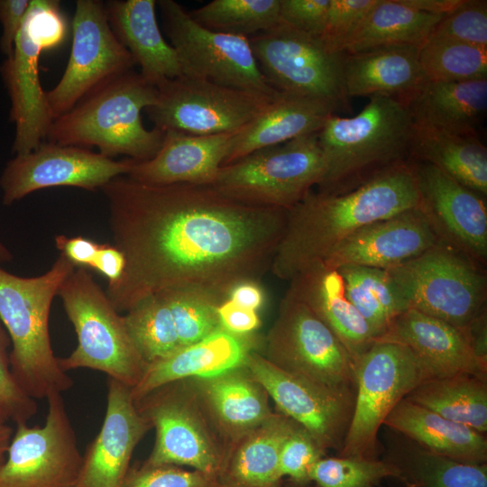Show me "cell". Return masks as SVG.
Wrapping results in <instances>:
<instances>
[{
	"label": "cell",
	"instance_id": "obj_31",
	"mask_svg": "<svg viewBox=\"0 0 487 487\" xmlns=\"http://www.w3.org/2000/svg\"><path fill=\"white\" fill-rule=\"evenodd\" d=\"M383 425L434 454L462 463H487L484 434L446 419L406 398L391 410Z\"/></svg>",
	"mask_w": 487,
	"mask_h": 487
},
{
	"label": "cell",
	"instance_id": "obj_33",
	"mask_svg": "<svg viewBox=\"0 0 487 487\" xmlns=\"http://www.w3.org/2000/svg\"><path fill=\"white\" fill-rule=\"evenodd\" d=\"M296 422L275 411L244 436L229 450L220 476L228 487H275L283 481L280 471L282 445Z\"/></svg>",
	"mask_w": 487,
	"mask_h": 487
},
{
	"label": "cell",
	"instance_id": "obj_46",
	"mask_svg": "<svg viewBox=\"0 0 487 487\" xmlns=\"http://www.w3.org/2000/svg\"><path fill=\"white\" fill-rule=\"evenodd\" d=\"M123 487H228L216 476L172 464L130 466Z\"/></svg>",
	"mask_w": 487,
	"mask_h": 487
},
{
	"label": "cell",
	"instance_id": "obj_35",
	"mask_svg": "<svg viewBox=\"0 0 487 487\" xmlns=\"http://www.w3.org/2000/svg\"><path fill=\"white\" fill-rule=\"evenodd\" d=\"M442 17L418 11L401 0H378L343 53L386 46L419 48Z\"/></svg>",
	"mask_w": 487,
	"mask_h": 487
},
{
	"label": "cell",
	"instance_id": "obj_54",
	"mask_svg": "<svg viewBox=\"0 0 487 487\" xmlns=\"http://www.w3.org/2000/svg\"><path fill=\"white\" fill-rule=\"evenodd\" d=\"M227 299L240 307L258 311L265 301V294L259 282L244 281L230 290Z\"/></svg>",
	"mask_w": 487,
	"mask_h": 487
},
{
	"label": "cell",
	"instance_id": "obj_40",
	"mask_svg": "<svg viewBox=\"0 0 487 487\" xmlns=\"http://www.w3.org/2000/svg\"><path fill=\"white\" fill-rule=\"evenodd\" d=\"M188 13L208 30L246 38L280 23V0H213Z\"/></svg>",
	"mask_w": 487,
	"mask_h": 487
},
{
	"label": "cell",
	"instance_id": "obj_37",
	"mask_svg": "<svg viewBox=\"0 0 487 487\" xmlns=\"http://www.w3.org/2000/svg\"><path fill=\"white\" fill-rule=\"evenodd\" d=\"M337 270L347 299L368 324L375 340L396 317L409 308L386 270L353 265Z\"/></svg>",
	"mask_w": 487,
	"mask_h": 487
},
{
	"label": "cell",
	"instance_id": "obj_6",
	"mask_svg": "<svg viewBox=\"0 0 487 487\" xmlns=\"http://www.w3.org/2000/svg\"><path fill=\"white\" fill-rule=\"evenodd\" d=\"M57 295L78 336L75 350L67 357L58 358L62 370L99 371L133 388L148 364L136 350L124 316L114 308L92 274L86 268L76 267Z\"/></svg>",
	"mask_w": 487,
	"mask_h": 487
},
{
	"label": "cell",
	"instance_id": "obj_26",
	"mask_svg": "<svg viewBox=\"0 0 487 487\" xmlns=\"http://www.w3.org/2000/svg\"><path fill=\"white\" fill-rule=\"evenodd\" d=\"M233 134L193 135L166 130L157 153L147 161H134L126 176L148 185H211L223 165Z\"/></svg>",
	"mask_w": 487,
	"mask_h": 487
},
{
	"label": "cell",
	"instance_id": "obj_52",
	"mask_svg": "<svg viewBox=\"0 0 487 487\" xmlns=\"http://www.w3.org/2000/svg\"><path fill=\"white\" fill-rule=\"evenodd\" d=\"M57 249L75 267L89 269L96 258L100 244L83 236L68 237L59 234L55 237Z\"/></svg>",
	"mask_w": 487,
	"mask_h": 487
},
{
	"label": "cell",
	"instance_id": "obj_17",
	"mask_svg": "<svg viewBox=\"0 0 487 487\" xmlns=\"http://www.w3.org/2000/svg\"><path fill=\"white\" fill-rule=\"evenodd\" d=\"M71 25L66 69L59 83L46 92L53 120L135 65L113 32L101 1L78 0Z\"/></svg>",
	"mask_w": 487,
	"mask_h": 487
},
{
	"label": "cell",
	"instance_id": "obj_27",
	"mask_svg": "<svg viewBox=\"0 0 487 487\" xmlns=\"http://www.w3.org/2000/svg\"><path fill=\"white\" fill-rule=\"evenodd\" d=\"M345 95L382 96L408 106L427 82L418 47L386 46L343 55Z\"/></svg>",
	"mask_w": 487,
	"mask_h": 487
},
{
	"label": "cell",
	"instance_id": "obj_38",
	"mask_svg": "<svg viewBox=\"0 0 487 487\" xmlns=\"http://www.w3.org/2000/svg\"><path fill=\"white\" fill-rule=\"evenodd\" d=\"M393 459L405 487H487V464L462 463L414 444Z\"/></svg>",
	"mask_w": 487,
	"mask_h": 487
},
{
	"label": "cell",
	"instance_id": "obj_49",
	"mask_svg": "<svg viewBox=\"0 0 487 487\" xmlns=\"http://www.w3.org/2000/svg\"><path fill=\"white\" fill-rule=\"evenodd\" d=\"M330 0H280V22L303 32L321 34Z\"/></svg>",
	"mask_w": 487,
	"mask_h": 487
},
{
	"label": "cell",
	"instance_id": "obj_22",
	"mask_svg": "<svg viewBox=\"0 0 487 487\" xmlns=\"http://www.w3.org/2000/svg\"><path fill=\"white\" fill-rule=\"evenodd\" d=\"M152 429L140 413L131 388L108 378L102 427L83 455L76 487H123L133 453Z\"/></svg>",
	"mask_w": 487,
	"mask_h": 487
},
{
	"label": "cell",
	"instance_id": "obj_4",
	"mask_svg": "<svg viewBox=\"0 0 487 487\" xmlns=\"http://www.w3.org/2000/svg\"><path fill=\"white\" fill-rule=\"evenodd\" d=\"M75 268L62 253L37 277L16 276L0 267V320L11 340V370L34 400L62 393L73 385L52 350L49 316L60 285Z\"/></svg>",
	"mask_w": 487,
	"mask_h": 487
},
{
	"label": "cell",
	"instance_id": "obj_23",
	"mask_svg": "<svg viewBox=\"0 0 487 487\" xmlns=\"http://www.w3.org/2000/svg\"><path fill=\"white\" fill-rule=\"evenodd\" d=\"M376 340L406 346L428 379L458 373L486 377L487 365L477 358L465 329L416 309L409 308L396 317Z\"/></svg>",
	"mask_w": 487,
	"mask_h": 487
},
{
	"label": "cell",
	"instance_id": "obj_29",
	"mask_svg": "<svg viewBox=\"0 0 487 487\" xmlns=\"http://www.w3.org/2000/svg\"><path fill=\"white\" fill-rule=\"evenodd\" d=\"M288 290L334 332L354 361L375 341L370 326L347 299L337 269L316 262L294 276Z\"/></svg>",
	"mask_w": 487,
	"mask_h": 487
},
{
	"label": "cell",
	"instance_id": "obj_7",
	"mask_svg": "<svg viewBox=\"0 0 487 487\" xmlns=\"http://www.w3.org/2000/svg\"><path fill=\"white\" fill-rule=\"evenodd\" d=\"M68 22L55 0H31L14 51L0 67L11 99L10 120L15 124L12 152L22 155L46 139L53 122L39 73L42 51L60 47Z\"/></svg>",
	"mask_w": 487,
	"mask_h": 487
},
{
	"label": "cell",
	"instance_id": "obj_47",
	"mask_svg": "<svg viewBox=\"0 0 487 487\" xmlns=\"http://www.w3.org/2000/svg\"><path fill=\"white\" fill-rule=\"evenodd\" d=\"M378 0H330L321 41L330 51L343 53L352 36Z\"/></svg>",
	"mask_w": 487,
	"mask_h": 487
},
{
	"label": "cell",
	"instance_id": "obj_42",
	"mask_svg": "<svg viewBox=\"0 0 487 487\" xmlns=\"http://www.w3.org/2000/svg\"><path fill=\"white\" fill-rule=\"evenodd\" d=\"M172 313L181 347L197 343L221 328L218 306L226 299L193 287L161 290Z\"/></svg>",
	"mask_w": 487,
	"mask_h": 487
},
{
	"label": "cell",
	"instance_id": "obj_2",
	"mask_svg": "<svg viewBox=\"0 0 487 487\" xmlns=\"http://www.w3.org/2000/svg\"><path fill=\"white\" fill-rule=\"evenodd\" d=\"M420 204L413 163L394 165L341 193H308L287 210L286 225L270 271L290 280L322 262L358 229Z\"/></svg>",
	"mask_w": 487,
	"mask_h": 487
},
{
	"label": "cell",
	"instance_id": "obj_8",
	"mask_svg": "<svg viewBox=\"0 0 487 487\" xmlns=\"http://www.w3.org/2000/svg\"><path fill=\"white\" fill-rule=\"evenodd\" d=\"M133 401L155 429L153 448L143 463L188 466L220 479L228 451L191 379L167 383Z\"/></svg>",
	"mask_w": 487,
	"mask_h": 487
},
{
	"label": "cell",
	"instance_id": "obj_32",
	"mask_svg": "<svg viewBox=\"0 0 487 487\" xmlns=\"http://www.w3.org/2000/svg\"><path fill=\"white\" fill-rule=\"evenodd\" d=\"M408 108L415 124L479 136L487 112V78L427 81Z\"/></svg>",
	"mask_w": 487,
	"mask_h": 487
},
{
	"label": "cell",
	"instance_id": "obj_13",
	"mask_svg": "<svg viewBox=\"0 0 487 487\" xmlns=\"http://www.w3.org/2000/svg\"><path fill=\"white\" fill-rule=\"evenodd\" d=\"M289 373L338 389H355L354 360L334 332L287 290L260 352Z\"/></svg>",
	"mask_w": 487,
	"mask_h": 487
},
{
	"label": "cell",
	"instance_id": "obj_20",
	"mask_svg": "<svg viewBox=\"0 0 487 487\" xmlns=\"http://www.w3.org/2000/svg\"><path fill=\"white\" fill-rule=\"evenodd\" d=\"M439 235L421 205L367 225L340 243L323 261L326 266L389 269L423 253Z\"/></svg>",
	"mask_w": 487,
	"mask_h": 487
},
{
	"label": "cell",
	"instance_id": "obj_45",
	"mask_svg": "<svg viewBox=\"0 0 487 487\" xmlns=\"http://www.w3.org/2000/svg\"><path fill=\"white\" fill-rule=\"evenodd\" d=\"M10 337L0 320V422H28L37 411L34 399L18 384L10 366Z\"/></svg>",
	"mask_w": 487,
	"mask_h": 487
},
{
	"label": "cell",
	"instance_id": "obj_1",
	"mask_svg": "<svg viewBox=\"0 0 487 487\" xmlns=\"http://www.w3.org/2000/svg\"><path fill=\"white\" fill-rule=\"evenodd\" d=\"M125 266L106 293L119 313L161 290L193 287L225 299L270 271L287 210L234 200L212 185H148L119 176L100 188Z\"/></svg>",
	"mask_w": 487,
	"mask_h": 487
},
{
	"label": "cell",
	"instance_id": "obj_50",
	"mask_svg": "<svg viewBox=\"0 0 487 487\" xmlns=\"http://www.w3.org/2000/svg\"><path fill=\"white\" fill-rule=\"evenodd\" d=\"M29 6V0H0V23L3 27L0 49L6 58L13 53L16 36L24 22Z\"/></svg>",
	"mask_w": 487,
	"mask_h": 487
},
{
	"label": "cell",
	"instance_id": "obj_53",
	"mask_svg": "<svg viewBox=\"0 0 487 487\" xmlns=\"http://www.w3.org/2000/svg\"><path fill=\"white\" fill-rule=\"evenodd\" d=\"M125 259L115 245L101 244L91 268L108 280V284L116 282L123 274Z\"/></svg>",
	"mask_w": 487,
	"mask_h": 487
},
{
	"label": "cell",
	"instance_id": "obj_39",
	"mask_svg": "<svg viewBox=\"0 0 487 487\" xmlns=\"http://www.w3.org/2000/svg\"><path fill=\"white\" fill-rule=\"evenodd\" d=\"M128 334L149 364L181 348L171 310L162 291L151 295L124 316Z\"/></svg>",
	"mask_w": 487,
	"mask_h": 487
},
{
	"label": "cell",
	"instance_id": "obj_21",
	"mask_svg": "<svg viewBox=\"0 0 487 487\" xmlns=\"http://www.w3.org/2000/svg\"><path fill=\"white\" fill-rule=\"evenodd\" d=\"M411 161L420 205L438 235L442 234L467 256L483 262L487 257V207L483 196L432 164Z\"/></svg>",
	"mask_w": 487,
	"mask_h": 487
},
{
	"label": "cell",
	"instance_id": "obj_56",
	"mask_svg": "<svg viewBox=\"0 0 487 487\" xmlns=\"http://www.w3.org/2000/svg\"><path fill=\"white\" fill-rule=\"evenodd\" d=\"M13 434V429L7 423L0 422V466L5 460Z\"/></svg>",
	"mask_w": 487,
	"mask_h": 487
},
{
	"label": "cell",
	"instance_id": "obj_15",
	"mask_svg": "<svg viewBox=\"0 0 487 487\" xmlns=\"http://www.w3.org/2000/svg\"><path fill=\"white\" fill-rule=\"evenodd\" d=\"M157 5L183 75L266 95L279 92L261 72L249 38L201 26L174 0H159Z\"/></svg>",
	"mask_w": 487,
	"mask_h": 487
},
{
	"label": "cell",
	"instance_id": "obj_9",
	"mask_svg": "<svg viewBox=\"0 0 487 487\" xmlns=\"http://www.w3.org/2000/svg\"><path fill=\"white\" fill-rule=\"evenodd\" d=\"M324 172L317 133L221 166L211 185L243 203L289 210L320 184Z\"/></svg>",
	"mask_w": 487,
	"mask_h": 487
},
{
	"label": "cell",
	"instance_id": "obj_28",
	"mask_svg": "<svg viewBox=\"0 0 487 487\" xmlns=\"http://www.w3.org/2000/svg\"><path fill=\"white\" fill-rule=\"evenodd\" d=\"M156 5L155 0H112L104 4L113 32L141 68L140 74L157 87L182 76L183 71L176 51L160 30Z\"/></svg>",
	"mask_w": 487,
	"mask_h": 487
},
{
	"label": "cell",
	"instance_id": "obj_5",
	"mask_svg": "<svg viewBox=\"0 0 487 487\" xmlns=\"http://www.w3.org/2000/svg\"><path fill=\"white\" fill-rule=\"evenodd\" d=\"M156 97V87L130 70L55 118L46 139L60 145L96 146L108 158L126 155L137 161L150 160L161 148L164 132L145 128L142 112Z\"/></svg>",
	"mask_w": 487,
	"mask_h": 487
},
{
	"label": "cell",
	"instance_id": "obj_16",
	"mask_svg": "<svg viewBox=\"0 0 487 487\" xmlns=\"http://www.w3.org/2000/svg\"><path fill=\"white\" fill-rule=\"evenodd\" d=\"M61 394L46 399L43 425L16 424L0 466V487H76L83 455Z\"/></svg>",
	"mask_w": 487,
	"mask_h": 487
},
{
	"label": "cell",
	"instance_id": "obj_25",
	"mask_svg": "<svg viewBox=\"0 0 487 487\" xmlns=\"http://www.w3.org/2000/svg\"><path fill=\"white\" fill-rule=\"evenodd\" d=\"M191 380L205 412L228 452L274 412L267 391L245 365L214 377Z\"/></svg>",
	"mask_w": 487,
	"mask_h": 487
},
{
	"label": "cell",
	"instance_id": "obj_34",
	"mask_svg": "<svg viewBox=\"0 0 487 487\" xmlns=\"http://www.w3.org/2000/svg\"><path fill=\"white\" fill-rule=\"evenodd\" d=\"M409 158L432 164L470 189L487 194V149L479 136L413 123Z\"/></svg>",
	"mask_w": 487,
	"mask_h": 487
},
{
	"label": "cell",
	"instance_id": "obj_57",
	"mask_svg": "<svg viewBox=\"0 0 487 487\" xmlns=\"http://www.w3.org/2000/svg\"><path fill=\"white\" fill-rule=\"evenodd\" d=\"M13 260V254L0 241V264Z\"/></svg>",
	"mask_w": 487,
	"mask_h": 487
},
{
	"label": "cell",
	"instance_id": "obj_44",
	"mask_svg": "<svg viewBox=\"0 0 487 487\" xmlns=\"http://www.w3.org/2000/svg\"><path fill=\"white\" fill-rule=\"evenodd\" d=\"M429 37L487 47V1L464 0L440 19Z\"/></svg>",
	"mask_w": 487,
	"mask_h": 487
},
{
	"label": "cell",
	"instance_id": "obj_3",
	"mask_svg": "<svg viewBox=\"0 0 487 487\" xmlns=\"http://www.w3.org/2000/svg\"><path fill=\"white\" fill-rule=\"evenodd\" d=\"M412 127L408 106L382 96H371L354 116L331 115L317 133L325 165L318 191H348L410 161Z\"/></svg>",
	"mask_w": 487,
	"mask_h": 487
},
{
	"label": "cell",
	"instance_id": "obj_36",
	"mask_svg": "<svg viewBox=\"0 0 487 487\" xmlns=\"http://www.w3.org/2000/svg\"><path fill=\"white\" fill-rule=\"evenodd\" d=\"M441 417L487 432L486 377L458 373L422 381L406 397Z\"/></svg>",
	"mask_w": 487,
	"mask_h": 487
},
{
	"label": "cell",
	"instance_id": "obj_51",
	"mask_svg": "<svg viewBox=\"0 0 487 487\" xmlns=\"http://www.w3.org/2000/svg\"><path fill=\"white\" fill-rule=\"evenodd\" d=\"M217 315L220 326L236 335L256 333L262 325L258 311L240 307L228 299L218 306Z\"/></svg>",
	"mask_w": 487,
	"mask_h": 487
},
{
	"label": "cell",
	"instance_id": "obj_14",
	"mask_svg": "<svg viewBox=\"0 0 487 487\" xmlns=\"http://www.w3.org/2000/svg\"><path fill=\"white\" fill-rule=\"evenodd\" d=\"M145 108L154 126L193 135L234 133L253 121L278 96L217 85L182 75L158 86Z\"/></svg>",
	"mask_w": 487,
	"mask_h": 487
},
{
	"label": "cell",
	"instance_id": "obj_18",
	"mask_svg": "<svg viewBox=\"0 0 487 487\" xmlns=\"http://www.w3.org/2000/svg\"><path fill=\"white\" fill-rule=\"evenodd\" d=\"M244 365L279 412L308 431L324 450L342 449L354 412L355 389L332 388L289 373L258 351L247 356Z\"/></svg>",
	"mask_w": 487,
	"mask_h": 487
},
{
	"label": "cell",
	"instance_id": "obj_11",
	"mask_svg": "<svg viewBox=\"0 0 487 487\" xmlns=\"http://www.w3.org/2000/svg\"><path fill=\"white\" fill-rule=\"evenodd\" d=\"M409 308L465 329L483 311L486 278L462 253L440 242L385 269Z\"/></svg>",
	"mask_w": 487,
	"mask_h": 487
},
{
	"label": "cell",
	"instance_id": "obj_19",
	"mask_svg": "<svg viewBox=\"0 0 487 487\" xmlns=\"http://www.w3.org/2000/svg\"><path fill=\"white\" fill-rule=\"evenodd\" d=\"M134 160L114 161L87 148L41 142L29 153L10 160L0 178L3 204L51 187H77L89 191L126 176Z\"/></svg>",
	"mask_w": 487,
	"mask_h": 487
},
{
	"label": "cell",
	"instance_id": "obj_43",
	"mask_svg": "<svg viewBox=\"0 0 487 487\" xmlns=\"http://www.w3.org/2000/svg\"><path fill=\"white\" fill-rule=\"evenodd\" d=\"M389 478L402 480L400 469L390 460L340 455L321 458L310 473L317 487H378Z\"/></svg>",
	"mask_w": 487,
	"mask_h": 487
},
{
	"label": "cell",
	"instance_id": "obj_58",
	"mask_svg": "<svg viewBox=\"0 0 487 487\" xmlns=\"http://www.w3.org/2000/svg\"><path fill=\"white\" fill-rule=\"evenodd\" d=\"M275 487H316L311 483H306V484H302V483H298V482H292L290 480H287V481H282L280 484H278L277 486Z\"/></svg>",
	"mask_w": 487,
	"mask_h": 487
},
{
	"label": "cell",
	"instance_id": "obj_48",
	"mask_svg": "<svg viewBox=\"0 0 487 487\" xmlns=\"http://www.w3.org/2000/svg\"><path fill=\"white\" fill-rule=\"evenodd\" d=\"M326 453L308 431L296 424L280 450V471L282 477L298 483H311V471Z\"/></svg>",
	"mask_w": 487,
	"mask_h": 487
},
{
	"label": "cell",
	"instance_id": "obj_41",
	"mask_svg": "<svg viewBox=\"0 0 487 487\" xmlns=\"http://www.w3.org/2000/svg\"><path fill=\"white\" fill-rule=\"evenodd\" d=\"M418 61L429 82L487 78V47L428 37L418 48Z\"/></svg>",
	"mask_w": 487,
	"mask_h": 487
},
{
	"label": "cell",
	"instance_id": "obj_24",
	"mask_svg": "<svg viewBox=\"0 0 487 487\" xmlns=\"http://www.w3.org/2000/svg\"><path fill=\"white\" fill-rule=\"evenodd\" d=\"M262 345L263 337L257 332L236 335L221 327L202 340L149 363L140 381L131 389L133 400L172 381L210 378L243 366L252 352L262 351Z\"/></svg>",
	"mask_w": 487,
	"mask_h": 487
},
{
	"label": "cell",
	"instance_id": "obj_30",
	"mask_svg": "<svg viewBox=\"0 0 487 487\" xmlns=\"http://www.w3.org/2000/svg\"><path fill=\"white\" fill-rule=\"evenodd\" d=\"M335 112L323 101L280 92L253 121L232 135L222 166L254 151L317 133Z\"/></svg>",
	"mask_w": 487,
	"mask_h": 487
},
{
	"label": "cell",
	"instance_id": "obj_12",
	"mask_svg": "<svg viewBox=\"0 0 487 487\" xmlns=\"http://www.w3.org/2000/svg\"><path fill=\"white\" fill-rule=\"evenodd\" d=\"M249 42L264 78L277 91L323 101L336 112L348 108L344 53L281 22L250 37Z\"/></svg>",
	"mask_w": 487,
	"mask_h": 487
},
{
	"label": "cell",
	"instance_id": "obj_55",
	"mask_svg": "<svg viewBox=\"0 0 487 487\" xmlns=\"http://www.w3.org/2000/svg\"><path fill=\"white\" fill-rule=\"evenodd\" d=\"M405 5L426 14L445 16L455 10L464 0H401Z\"/></svg>",
	"mask_w": 487,
	"mask_h": 487
},
{
	"label": "cell",
	"instance_id": "obj_10",
	"mask_svg": "<svg viewBox=\"0 0 487 487\" xmlns=\"http://www.w3.org/2000/svg\"><path fill=\"white\" fill-rule=\"evenodd\" d=\"M354 412L338 455L377 459L380 427L428 377L406 346L379 340L354 361Z\"/></svg>",
	"mask_w": 487,
	"mask_h": 487
}]
</instances>
